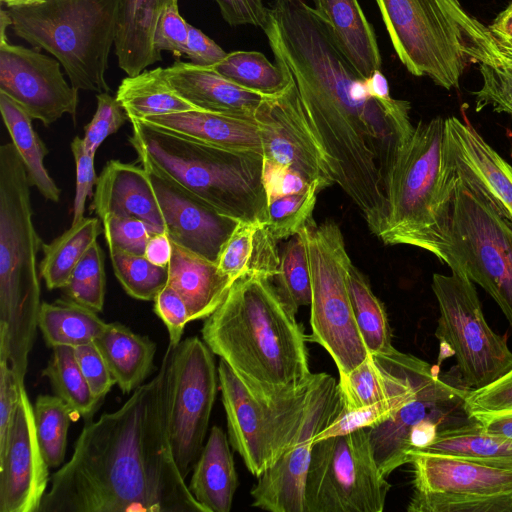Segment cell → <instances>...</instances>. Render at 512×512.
<instances>
[{"label": "cell", "mask_w": 512, "mask_h": 512, "mask_svg": "<svg viewBox=\"0 0 512 512\" xmlns=\"http://www.w3.org/2000/svg\"><path fill=\"white\" fill-rule=\"evenodd\" d=\"M201 334L253 391L274 394L308 381V338L270 279L243 277L205 319Z\"/></svg>", "instance_id": "cell-3"}, {"label": "cell", "mask_w": 512, "mask_h": 512, "mask_svg": "<svg viewBox=\"0 0 512 512\" xmlns=\"http://www.w3.org/2000/svg\"><path fill=\"white\" fill-rule=\"evenodd\" d=\"M367 87L369 93L378 100H390L392 98L388 80L381 70H377L367 77Z\"/></svg>", "instance_id": "cell-60"}, {"label": "cell", "mask_w": 512, "mask_h": 512, "mask_svg": "<svg viewBox=\"0 0 512 512\" xmlns=\"http://www.w3.org/2000/svg\"><path fill=\"white\" fill-rule=\"evenodd\" d=\"M189 23L180 15L178 4L166 3L157 24L154 43L161 51L179 58L185 54Z\"/></svg>", "instance_id": "cell-52"}, {"label": "cell", "mask_w": 512, "mask_h": 512, "mask_svg": "<svg viewBox=\"0 0 512 512\" xmlns=\"http://www.w3.org/2000/svg\"><path fill=\"white\" fill-rule=\"evenodd\" d=\"M306 228L286 243L275 277L279 295L295 313L302 306H310L312 300Z\"/></svg>", "instance_id": "cell-42"}, {"label": "cell", "mask_w": 512, "mask_h": 512, "mask_svg": "<svg viewBox=\"0 0 512 512\" xmlns=\"http://www.w3.org/2000/svg\"><path fill=\"white\" fill-rule=\"evenodd\" d=\"M12 19L8 13V10L5 11L1 9V16H0V42H6L8 41L6 36V29L8 26H11Z\"/></svg>", "instance_id": "cell-62"}, {"label": "cell", "mask_w": 512, "mask_h": 512, "mask_svg": "<svg viewBox=\"0 0 512 512\" xmlns=\"http://www.w3.org/2000/svg\"><path fill=\"white\" fill-rule=\"evenodd\" d=\"M312 300L309 340L322 346L345 374L369 355L357 326L348 289L352 261L334 221L306 228Z\"/></svg>", "instance_id": "cell-10"}, {"label": "cell", "mask_w": 512, "mask_h": 512, "mask_svg": "<svg viewBox=\"0 0 512 512\" xmlns=\"http://www.w3.org/2000/svg\"><path fill=\"white\" fill-rule=\"evenodd\" d=\"M445 157L456 174L480 187L512 220V166L469 121L445 119Z\"/></svg>", "instance_id": "cell-21"}, {"label": "cell", "mask_w": 512, "mask_h": 512, "mask_svg": "<svg viewBox=\"0 0 512 512\" xmlns=\"http://www.w3.org/2000/svg\"><path fill=\"white\" fill-rule=\"evenodd\" d=\"M414 491L489 496L512 492V471L450 456L409 452Z\"/></svg>", "instance_id": "cell-23"}, {"label": "cell", "mask_w": 512, "mask_h": 512, "mask_svg": "<svg viewBox=\"0 0 512 512\" xmlns=\"http://www.w3.org/2000/svg\"><path fill=\"white\" fill-rule=\"evenodd\" d=\"M0 111L11 142L24 163L30 185L46 200L59 202L60 188L44 166L48 149L34 130L32 118L17 102L2 92Z\"/></svg>", "instance_id": "cell-34"}, {"label": "cell", "mask_w": 512, "mask_h": 512, "mask_svg": "<svg viewBox=\"0 0 512 512\" xmlns=\"http://www.w3.org/2000/svg\"><path fill=\"white\" fill-rule=\"evenodd\" d=\"M452 13L463 35V51L469 62L479 65L483 84L475 95V110L491 106L512 116V42L495 34L466 12L458 0Z\"/></svg>", "instance_id": "cell-22"}, {"label": "cell", "mask_w": 512, "mask_h": 512, "mask_svg": "<svg viewBox=\"0 0 512 512\" xmlns=\"http://www.w3.org/2000/svg\"><path fill=\"white\" fill-rule=\"evenodd\" d=\"M49 468L37 439L33 405L21 385L8 441L0 454V512H38L50 483Z\"/></svg>", "instance_id": "cell-19"}, {"label": "cell", "mask_w": 512, "mask_h": 512, "mask_svg": "<svg viewBox=\"0 0 512 512\" xmlns=\"http://www.w3.org/2000/svg\"><path fill=\"white\" fill-rule=\"evenodd\" d=\"M101 233L100 218L83 217L49 244L43 243L39 273L49 290L68 284L76 264Z\"/></svg>", "instance_id": "cell-37"}, {"label": "cell", "mask_w": 512, "mask_h": 512, "mask_svg": "<svg viewBox=\"0 0 512 512\" xmlns=\"http://www.w3.org/2000/svg\"><path fill=\"white\" fill-rule=\"evenodd\" d=\"M437 258L479 284L512 329V220L480 187L458 175Z\"/></svg>", "instance_id": "cell-8"}, {"label": "cell", "mask_w": 512, "mask_h": 512, "mask_svg": "<svg viewBox=\"0 0 512 512\" xmlns=\"http://www.w3.org/2000/svg\"><path fill=\"white\" fill-rule=\"evenodd\" d=\"M393 48L414 76L458 89L469 63L453 0H375Z\"/></svg>", "instance_id": "cell-12"}, {"label": "cell", "mask_w": 512, "mask_h": 512, "mask_svg": "<svg viewBox=\"0 0 512 512\" xmlns=\"http://www.w3.org/2000/svg\"><path fill=\"white\" fill-rule=\"evenodd\" d=\"M319 191V187L312 184L304 192L268 202L266 226L276 240L292 237L314 222L312 214Z\"/></svg>", "instance_id": "cell-45"}, {"label": "cell", "mask_w": 512, "mask_h": 512, "mask_svg": "<svg viewBox=\"0 0 512 512\" xmlns=\"http://www.w3.org/2000/svg\"><path fill=\"white\" fill-rule=\"evenodd\" d=\"M347 281L353 314L369 353L393 351L392 331L385 307L374 294L366 276L353 263Z\"/></svg>", "instance_id": "cell-38"}, {"label": "cell", "mask_w": 512, "mask_h": 512, "mask_svg": "<svg viewBox=\"0 0 512 512\" xmlns=\"http://www.w3.org/2000/svg\"><path fill=\"white\" fill-rule=\"evenodd\" d=\"M30 183L12 142L0 147V361L24 384L41 307Z\"/></svg>", "instance_id": "cell-4"}, {"label": "cell", "mask_w": 512, "mask_h": 512, "mask_svg": "<svg viewBox=\"0 0 512 512\" xmlns=\"http://www.w3.org/2000/svg\"><path fill=\"white\" fill-rule=\"evenodd\" d=\"M465 408L475 420L512 412V368L490 384L471 389L465 398Z\"/></svg>", "instance_id": "cell-48"}, {"label": "cell", "mask_w": 512, "mask_h": 512, "mask_svg": "<svg viewBox=\"0 0 512 512\" xmlns=\"http://www.w3.org/2000/svg\"><path fill=\"white\" fill-rule=\"evenodd\" d=\"M237 486L238 477L229 439L215 425L195 463L188 487L208 512H229Z\"/></svg>", "instance_id": "cell-30"}, {"label": "cell", "mask_w": 512, "mask_h": 512, "mask_svg": "<svg viewBox=\"0 0 512 512\" xmlns=\"http://www.w3.org/2000/svg\"><path fill=\"white\" fill-rule=\"evenodd\" d=\"M168 283L185 301L191 321L206 319L224 301L234 280L215 262L172 243Z\"/></svg>", "instance_id": "cell-27"}, {"label": "cell", "mask_w": 512, "mask_h": 512, "mask_svg": "<svg viewBox=\"0 0 512 512\" xmlns=\"http://www.w3.org/2000/svg\"><path fill=\"white\" fill-rule=\"evenodd\" d=\"M153 301L155 313L167 328L168 344L177 347L182 341L186 324L191 321L185 301L169 283L157 293Z\"/></svg>", "instance_id": "cell-50"}, {"label": "cell", "mask_w": 512, "mask_h": 512, "mask_svg": "<svg viewBox=\"0 0 512 512\" xmlns=\"http://www.w3.org/2000/svg\"><path fill=\"white\" fill-rule=\"evenodd\" d=\"M96 99V111L84 127L83 137L86 149L94 155L104 140L116 133L129 119L117 98L108 92L98 93Z\"/></svg>", "instance_id": "cell-49"}, {"label": "cell", "mask_w": 512, "mask_h": 512, "mask_svg": "<svg viewBox=\"0 0 512 512\" xmlns=\"http://www.w3.org/2000/svg\"><path fill=\"white\" fill-rule=\"evenodd\" d=\"M173 88L197 109L224 113L257 120V115L268 98L249 91L217 72L177 60L164 68Z\"/></svg>", "instance_id": "cell-25"}, {"label": "cell", "mask_w": 512, "mask_h": 512, "mask_svg": "<svg viewBox=\"0 0 512 512\" xmlns=\"http://www.w3.org/2000/svg\"><path fill=\"white\" fill-rule=\"evenodd\" d=\"M36 435L42 455L50 468L65 458L70 422L76 420L71 408L56 395H38L33 405Z\"/></svg>", "instance_id": "cell-41"}, {"label": "cell", "mask_w": 512, "mask_h": 512, "mask_svg": "<svg viewBox=\"0 0 512 512\" xmlns=\"http://www.w3.org/2000/svg\"><path fill=\"white\" fill-rule=\"evenodd\" d=\"M343 408L336 380L317 373L303 427L291 448L265 470L251 490L252 506L269 512H305V483L316 436Z\"/></svg>", "instance_id": "cell-16"}, {"label": "cell", "mask_w": 512, "mask_h": 512, "mask_svg": "<svg viewBox=\"0 0 512 512\" xmlns=\"http://www.w3.org/2000/svg\"><path fill=\"white\" fill-rule=\"evenodd\" d=\"M263 183L268 202L306 191L312 184L294 169L263 158Z\"/></svg>", "instance_id": "cell-54"}, {"label": "cell", "mask_w": 512, "mask_h": 512, "mask_svg": "<svg viewBox=\"0 0 512 512\" xmlns=\"http://www.w3.org/2000/svg\"><path fill=\"white\" fill-rule=\"evenodd\" d=\"M4 3L8 8L14 7H22V6H31L37 5L45 2L46 0H0Z\"/></svg>", "instance_id": "cell-63"}, {"label": "cell", "mask_w": 512, "mask_h": 512, "mask_svg": "<svg viewBox=\"0 0 512 512\" xmlns=\"http://www.w3.org/2000/svg\"><path fill=\"white\" fill-rule=\"evenodd\" d=\"M314 4L333 41L362 76L381 70L377 38L358 0H314Z\"/></svg>", "instance_id": "cell-28"}, {"label": "cell", "mask_w": 512, "mask_h": 512, "mask_svg": "<svg viewBox=\"0 0 512 512\" xmlns=\"http://www.w3.org/2000/svg\"><path fill=\"white\" fill-rule=\"evenodd\" d=\"M71 151L76 166V190L73 202L72 224L84 217L87 198L93 194V186L97 183L94 169L95 155L86 149L83 138L75 136L71 142Z\"/></svg>", "instance_id": "cell-51"}, {"label": "cell", "mask_w": 512, "mask_h": 512, "mask_svg": "<svg viewBox=\"0 0 512 512\" xmlns=\"http://www.w3.org/2000/svg\"><path fill=\"white\" fill-rule=\"evenodd\" d=\"M174 355L168 344L149 382L116 411L86 421L71 458L50 476L38 512H208L170 444Z\"/></svg>", "instance_id": "cell-2"}, {"label": "cell", "mask_w": 512, "mask_h": 512, "mask_svg": "<svg viewBox=\"0 0 512 512\" xmlns=\"http://www.w3.org/2000/svg\"><path fill=\"white\" fill-rule=\"evenodd\" d=\"M101 222L110 254L144 255L150 236L156 233L153 227L136 217L108 216Z\"/></svg>", "instance_id": "cell-47"}, {"label": "cell", "mask_w": 512, "mask_h": 512, "mask_svg": "<svg viewBox=\"0 0 512 512\" xmlns=\"http://www.w3.org/2000/svg\"><path fill=\"white\" fill-rule=\"evenodd\" d=\"M129 142L149 166L238 222L267 220L263 156L208 145L139 120Z\"/></svg>", "instance_id": "cell-5"}, {"label": "cell", "mask_w": 512, "mask_h": 512, "mask_svg": "<svg viewBox=\"0 0 512 512\" xmlns=\"http://www.w3.org/2000/svg\"><path fill=\"white\" fill-rule=\"evenodd\" d=\"M143 168L149 175L171 242L216 263L239 222L220 214L153 168Z\"/></svg>", "instance_id": "cell-20"}, {"label": "cell", "mask_w": 512, "mask_h": 512, "mask_svg": "<svg viewBox=\"0 0 512 512\" xmlns=\"http://www.w3.org/2000/svg\"><path fill=\"white\" fill-rule=\"evenodd\" d=\"M217 369L230 445L259 477L296 441L317 373L302 384L266 395L249 388L224 360Z\"/></svg>", "instance_id": "cell-9"}, {"label": "cell", "mask_w": 512, "mask_h": 512, "mask_svg": "<svg viewBox=\"0 0 512 512\" xmlns=\"http://www.w3.org/2000/svg\"><path fill=\"white\" fill-rule=\"evenodd\" d=\"M77 362L94 396L102 400L116 384L94 342L74 347Z\"/></svg>", "instance_id": "cell-53"}, {"label": "cell", "mask_w": 512, "mask_h": 512, "mask_svg": "<svg viewBox=\"0 0 512 512\" xmlns=\"http://www.w3.org/2000/svg\"><path fill=\"white\" fill-rule=\"evenodd\" d=\"M139 121L208 145L263 156L260 125L254 119L192 109Z\"/></svg>", "instance_id": "cell-26"}, {"label": "cell", "mask_w": 512, "mask_h": 512, "mask_svg": "<svg viewBox=\"0 0 512 512\" xmlns=\"http://www.w3.org/2000/svg\"><path fill=\"white\" fill-rule=\"evenodd\" d=\"M277 240L266 223L239 222L227 239L216 264L234 281L243 277L275 278L280 272Z\"/></svg>", "instance_id": "cell-31"}, {"label": "cell", "mask_w": 512, "mask_h": 512, "mask_svg": "<svg viewBox=\"0 0 512 512\" xmlns=\"http://www.w3.org/2000/svg\"><path fill=\"white\" fill-rule=\"evenodd\" d=\"M263 31L275 64L296 86L335 183L379 237L386 222L384 178L397 145L414 129L410 103L374 98L367 78L302 0H277Z\"/></svg>", "instance_id": "cell-1"}, {"label": "cell", "mask_w": 512, "mask_h": 512, "mask_svg": "<svg viewBox=\"0 0 512 512\" xmlns=\"http://www.w3.org/2000/svg\"><path fill=\"white\" fill-rule=\"evenodd\" d=\"M115 97L130 121L197 109L173 88L162 67L125 77Z\"/></svg>", "instance_id": "cell-35"}, {"label": "cell", "mask_w": 512, "mask_h": 512, "mask_svg": "<svg viewBox=\"0 0 512 512\" xmlns=\"http://www.w3.org/2000/svg\"><path fill=\"white\" fill-rule=\"evenodd\" d=\"M489 28L495 34L512 42V2L496 16Z\"/></svg>", "instance_id": "cell-61"}, {"label": "cell", "mask_w": 512, "mask_h": 512, "mask_svg": "<svg viewBox=\"0 0 512 512\" xmlns=\"http://www.w3.org/2000/svg\"><path fill=\"white\" fill-rule=\"evenodd\" d=\"M20 386L8 363L0 361V454L8 441L20 398Z\"/></svg>", "instance_id": "cell-55"}, {"label": "cell", "mask_w": 512, "mask_h": 512, "mask_svg": "<svg viewBox=\"0 0 512 512\" xmlns=\"http://www.w3.org/2000/svg\"><path fill=\"white\" fill-rule=\"evenodd\" d=\"M90 209L100 220L108 216L136 217L156 233L166 232L161 208L143 166L109 160L97 178Z\"/></svg>", "instance_id": "cell-24"}, {"label": "cell", "mask_w": 512, "mask_h": 512, "mask_svg": "<svg viewBox=\"0 0 512 512\" xmlns=\"http://www.w3.org/2000/svg\"><path fill=\"white\" fill-rule=\"evenodd\" d=\"M450 269L449 275L432 276L439 308V356L445 350L454 355L465 385L478 389L512 368V351L506 335L497 334L486 322L474 282L459 267Z\"/></svg>", "instance_id": "cell-11"}, {"label": "cell", "mask_w": 512, "mask_h": 512, "mask_svg": "<svg viewBox=\"0 0 512 512\" xmlns=\"http://www.w3.org/2000/svg\"><path fill=\"white\" fill-rule=\"evenodd\" d=\"M94 344L124 394L142 385L154 368L155 342L119 322L106 323Z\"/></svg>", "instance_id": "cell-32"}, {"label": "cell", "mask_w": 512, "mask_h": 512, "mask_svg": "<svg viewBox=\"0 0 512 512\" xmlns=\"http://www.w3.org/2000/svg\"><path fill=\"white\" fill-rule=\"evenodd\" d=\"M288 77V87L281 94L268 97L257 115L263 158L294 169L323 190L335 181L305 116L296 86Z\"/></svg>", "instance_id": "cell-17"}, {"label": "cell", "mask_w": 512, "mask_h": 512, "mask_svg": "<svg viewBox=\"0 0 512 512\" xmlns=\"http://www.w3.org/2000/svg\"><path fill=\"white\" fill-rule=\"evenodd\" d=\"M408 512H512V492L478 496L414 491Z\"/></svg>", "instance_id": "cell-46"}, {"label": "cell", "mask_w": 512, "mask_h": 512, "mask_svg": "<svg viewBox=\"0 0 512 512\" xmlns=\"http://www.w3.org/2000/svg\"><path fill=\"white\" fill-rule=\"evenodd\" d=\"M184 55L195 65L211 67L219 63L227 53L200 29L190 24Z\"/></svg>", "instance_id": "cell-57"}, {"label": "cell", "mask_w": 512, "mask_h": 512, "mask_svg": "<svg viewBox=\"0 0 512 512\" xmlns=\"http://www.w3.org/2000/svg\"><path fill=\"white\" fill-rule=\"evenodd\" d=\"M104 254L94 242L76 264L68 284L63 288L65 298L101 312L105 298Z\"/></svg>", "instance_id": "cell-44"}, {"label": "cell", "mask_w": 512, "mask_h": 512, "mask_svg": "<svg viewBox=\"0 0 512 512\" xmlns=\"http://www.w3.org/2000/svg\"><path fill=\"white\" fill-rule=\"evenodd\" d=\"M166 3H175V4H178V0H166Z\"/></svg>", "instance_id": "cell-64"}, {"label": "cell", "mask_w": 512, "mask_h": 512, "mask_svg": "<svg viewBox=\"0 0 512 512\" xmlns=\"http://www.w3.org/2000/svg\"><path fill=\"white\" fill-rule=\"evenodd\" d=\"M144 256L155 265L168 267L172 256V242L167 232L153 233L150 236Z\"/></svg>", "instance_id": "cell-58"}, {"label": "cell", "mask_w": 512, "mask_h": 512, "mask_svg": "<svg viewBox=\"0 0 512 512\" xmlns=\"http://www.w3.org/2000/svg\"><path fill=\"white\" fill-rule=\"evenodd\" d=\"M368 429L317 440L305 483V512H382L391 484Z\"/></svg>", "instance_id": "cell-13"}, {"label": "cell", "mask_w": 512, "mask_h": 512, "mask_svg": "<svg viewBox=\"0 0 512 512\" xmlns=\"http://www.w3.org/2000/svg\"><path fill=\"white\" fill-rule=\"evenodd\" d=\"M121 0H46L9 8L14 34L44 49L77 90L109 92L105 79Z\"/></svg>", "instance_id": "cell-7"}, {"label": "cell", "mask_w": 512, "mask_h": 512, "mask_svg": "<svg viewBox=\"0 0 512 512\" xmlns=\"http://www.w3.org/2000/svg\"><path fill=\"white\" fill-rule=\"evenodd\" d=\"M56 58L37 49L0 42V92L44 126L64 114L75 117L78 91L69 85Z\"/></svg>", "instance_id": "cell-18"}, {"label": "cell", "mask_w": 512, "mask_h": 512, "mask_svg": "<svg viewBox=\"0 0 512 512\" xmlns=\"http://www.w3.org/2000/svg\"><path fill=\"white\" fill-rule=\"evenodd\" d=\"M212 67L233 83L266 97L281 94L290 82L281 68L257 51L227 53Z\"/></svg>", "instance_id": "cell-40"}, {"label": "cell", "mask_w": 512, "mask_h": 512, "mask_svg": "<svg viewBox=\"0 0 512 512\" xmlns=\"http://www.w3.org/2000/svg\"><path fill=\"white\" fill-rule=\"evenodd\" d=\"M213 355L197 336L188 337L175 347L169 436L174 460L184 479L204 447L217 394L219 378Z\"/></svg>", "instance_id": "cell-15"}, {"label": "cell", "mask_w": 512, "mask_h": 512, "mask_svg": "<svg viewBox=\"0 0 512 512\" xmlns=\"http://www.w3.org/2000/svg\"><path fill=\"white\" fill-rule=\"evenodd\" d=\"M223 19L230 26L252 25L264 30L268 22L269 8L263 0H214Z\"/></svg>", "instance_id": "cell-56"}, {"label": "cell", "mask_w": 512, "mask_h": 512, "mask_svg": "<svg viewBox=\"0 0 512 512\" xmlns=\"http://www.w3.org/2000/svg\"><path fill=\"white\" fill-rule=\"evenodd\" d=\"M445 119L419 121L399 142L384 178L386 222L378 237L437 257L448 222L457 175L444 150Z\"/></svg>", "instance_id": "cell-6"}, {"label": "cell", "mask_w": 512, "mask_h": 512, "mask_svg": "<svg viewBox=\"0 0 512 512\" xmlns=\"http://www.w3.org/2000/svg\"><path fill=\"white\" fill-rule=\"evenodd\" d=\"M42 376L48 378L56 396L71 408L75 419L92 420L99 402L77 362L74 347L56 346Z\"/></svg>", "instance_id": "cell-39"}, {"label": "cell", "mask_w": 512, "mask_h": 512, "mask_svg": "<svg viewBox=\"0 0 512 512\" xmlns=\"http://www.w3.org/2000/svg\"><path fill=\"white\" fill-rule=\"evenodd\" d=\"M409 452L450 456L512 471V441L486 431L478 421L446 429L424 448Z\"/></svg>", "instance_id": "cell-33"}, {"label": "cell", "mask_w": 512, "mask_h": 512, "mask_svg": "<svg viewBox=\"0 0 512 512\" xmlns=\"http://www.w3.org/2000/svg\"><path fill=\"white\" fill-rule=\"evenodd\" d=\"M116 278L131 297L151 301L168 283V267L150 262L144 255L110 254Z\"/></svg>", "instance_id": "cell-43"}, {"label": "cell", "mask_w": 512, "mask_h": 512, "mask_svg": "<svg viewBox=\"0 0 512 512\" xmlns=\"http://www.w3.org/2000/svg\"><path fill=\"white\" fill-rule=\"evenodd\" d=\"M166 0H121L115 36L119 67L134 76L162 59L154 43Z\"/></svg>", "instance_id": "cell-29"}, {"label": "cell", "mask_w": 512, "mask_h": 512, "mask_svg": "<svg viewBox=\"0 0 512 512\" xmlns=\"http://www.w3.org/2000/svg\"><path fill=\"white\" fill-rule=\"evenodd\" d=\"M471 388L457 367L440 373L433 366L418 383L412 397L395 415L368 428L376 462L385 477L409 463L408 452L424 448L442 431L473 421L465 408Z\"/></svg>", "instance_id": "cell-14"}, {"label": "cell", "mask_w": 512, "mask_h": 512, "mask_svg": "<svg viewBox=\"0 0 512 512\" xmlns=\"http://www.w3.org/2000/svg\"><path fill=\"white\" fill-rule=\"evenodd\" d=\"M106 323L97 312L67 298L42 302L38 328L46 344L76 347L94 342Z\"/></svg>", "instance_id": "cell-36"}, {"label": "cell", "mask_w": 512, "mask_h": 512, "mask_svg": "<svg viewBox=\"0 0 512 512\" xmlns=\"http://www.w3.org/2000/svg\"><path fill=\"white\" fill-rule=\"evenodd\" d=\"M476 421L486 431L512 441V412L481 417Z\"/></svg>", "instance_id": "cell-59"}]
</instances>
